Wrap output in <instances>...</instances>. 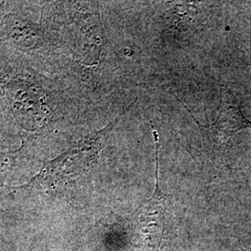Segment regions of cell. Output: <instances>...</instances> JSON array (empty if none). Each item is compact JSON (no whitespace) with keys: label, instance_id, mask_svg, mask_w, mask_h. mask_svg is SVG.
I'll use <instances>...</instances> for the list:
<instances>
[{"label":"cell","instance_id":"277c9868","mask_svg":"<svg viewBox=\"0 0 251 251\" xmlns=\"http://www.w3.org/2000/svg\"><path fill=\"white\" fill-rule=\"evenodd\" d=\"M200 128L209 144L219 148L226 145L242 129L251 128V121L244 116L239 99L224 86L214 122L208 126H200Z\"/></svg>","mask_w":251,"mask_h":251},{"label":"cell","instance_id":"7a4b0ae2","mask_svg":"<svg viewBox=\"0 0 251 251\" xmlns=\"http://www.w3.org/2000/svg\"><path fill=\"white\" fill-rule=\"evenodd\" d=\"M56 46L40 1H0V54L51 77Z\"/></svg>","mask_w":251,"mask_h":251},{"label":"cell","instance_id":"6da1fadb","mask_svg":"<svg viewBox=\"0 0 251 251\" xmlns=\"http://www.w3.org/2000/svg\"><path fill=\"white\" fill-rule=\"evenodd\" d=\"M68 89L53 77L0 54V113L9 131L34 154L54 157L65 140Z\"/></svg>","mask_w":251,"mask_h":251},{"label":"cell","instance_id":"3957f363","mask_svg":"<svg viewBox=\"0 0 251 251\" xmlns=\"http://www.w3.org/2000/svg\"><path fill=\"white\" fill-rule=\"evenodd\" d=\"M132 104L104 127L72 142L62 152L45 162L38 173L26 184L13 189L17 192L53 194L69 186L99 162L110 135Z\"/></svg>","mask_w":251,"mask_h":251},{"label":"cell","instance_id":"5b68a950","mask_svg":"<svg viewBox=\"0 0 251 251\" xmlns=\"http://www.w3.org/2000/svg\"><path fill=\"white\" fill-rule=\"evenodd\" d=\"M20 144L17 139L9 131L0 113V150L9 151L17 149Z\"/></svg>","mask_w":251,"mask_h":251}]
</instances>
